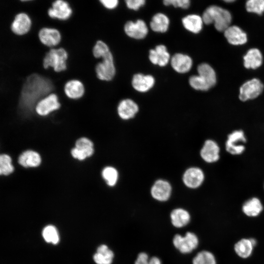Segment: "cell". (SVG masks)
I'll return each mask as SVG.
<instances>
[{
    "label": "cell",
    "mask_w": 264,
    "mask_h": 264,
    "mask_svg": "<svg viewBox=\"0 0 264 264\" xmlns=\"http://www.w3.org/2000/svg\"><path fill=\"white\" fill-rule=\"evenodd\" d=\"M93 145L92 142L88 138L82 137L77 140L75 147L82 151L87 155L88 157L92 155L93 153Z\"/></svg>",
    "instance_id": "e575fe53"
},
{
    "label": "cell",
    "mask_w": 264,
    "mask_h": 264,
    "mask_svg": "<svg viewBox=\"0 0 264 264\" xmlns=\"http://www.w3.org/2000/svg\"><path fill=\"white\" fill-rule=\"evenodd\" d=\"M113 251L106 245H100L96 253L93 255V260L97 264H111L114 258Z\"/></svg>",
    "instance_id": "4dcf8cb0"
},
{
    "label": "cell",
    "mask_w": 264,
    "mask_h": 264,
    "mask_svg": "<svg viewBox=\"0 0 264 264\" xmlns=\"http://www.w3.org/2000/svg\"><path fill=\"white\" fill-rule=\"evenodd\" d=\"M165 6H173L175 8L186 9L191 5V0H162Z\"/></svg>",
    "instance_id": "74e56055"
},
{
    "label": "cell",
    "mask_w": 264,
    "mask_h": 264,
    "mask_svg": "<svg viewBox=\"0 0 264 264\" xmlns=\"http://www.w3.org/2000/svg\"><path fill=\"white\" fill-rule=\"evenodd\" d=\"M150 255L146 252H139L135 260L134 264H149Z\"/></svg>",
    "instance_id": "ab89813d"
},
{
    "label": "cell",
    "mask_w": 264,
    "mask_h": 264,
    "mask_svg": "<svg viewBox=\"0 0 264 264\" xmlns=\"http://www.w3.org/2000/svg\"><path fill=\"white\" fill-rule=\"evenodd\" d=\"M149 264H162V261L159 257L152 256L150 257Z\"/></svg>",
    "instance_id": "b9f144b4"
},
{
    "label": "cell",
    "mask_w": 264,
    "mask_h": 264,
    "mask_svg": "<svg viewBox=\"0 0 264 264\" xmlns=\"http://www.w3.org/2000/svg\"><path fill=\"white\" fill-rule=\"evenodd\" d=\"M198 74L189 78V84L194 89L206 91L213 87L217 83V75L215 70L209 64L202 63L197 68Z\"/></svg>",
    "instance_id": "3957f363"
},
{
    "label": "cell",
    "mask_w": 264,
    "mask_h": 264,
    "mask_svg": "<svg viewBox=\"0 0 264 264\" xmlns=\"http://www.w3.org/2000/svg\"><path fill=\"white\" fill-rule=\"evenodd\" d=\"M43 237L48 243L57 244L59 242V236L56 228L52 225L46 226L42 231Z\"/></svg>",
    "instance_id": "d6a6232c"
},
{
    "label": "cell",
    "mask_w": 264,
    "mask_h": 264,
    "mask_svg": "<svg viewBox=\"0 0 264 264\" xmlns=\"http://www.w3.org/2000/svg\"><path fill=\"white\" fill-rule=\"evenodd\" d=\"M38 37L41 43L48 48L57 47L62 41V34L57 28L43 26L38 32Z\"/></svg>",
    "instance_id": "30bf717a"
},
{
    "label": "cell",
    "mask_w": 264,
    "mask_h": 264,
    "mask_svg": "<svg viewBox=\"0 0 264 264\" xmlns=\"http://www.w3.org/2000/svg\"><path fill=\"white\" fill-rule=\"evenodd\" d=\"M184 27L193 33H198L202 30L204 24L201 16L197 14H188L182 19Z\"/></svg>",
    "instance_id": "484cf974"
},
{
    "label": "cell",
    "mask_w": 264,
    "mask_h": 264,
    "mask_svg": "<svg viewBox=\"0 0 264 264\" xmlns=\"http://www.w3.org/2000/svg\"><path fill=\"white\" fill-rule=\"evenodd\" d=\"M100 3L106 9L113 10L119 4V0H98Z\"/></svg>",
    "instance_id": "60d3db41"
},
{
    "label": "cell",
    "mask_w": 264,
    "mask_h": 264,
    "mask_svg": "<svg viewBox=\"0 0 264 264\" xmlns=\"http://www.w3.org/2000/svg\"><path fill=\"white\" fill-rule=\"evenodd\" d=\"M245 7L249 12L262 15L264 12V0H247Z\"/></svg>",
    "instance_id": "8d00e7d4"
},
{
    "label": "cell",
    "mask_w": 264,
    "mask_h": 264,
    "mask_svg": "<svg viewBox=\"0 0 264 264\" xmlns=\"http://www.w3.org/2000/svg\"><path fill=\"white\" fill-rule=\"evenodd\" d=\"M95 70L97 78L101 81L109 82L113 79L116 68L111 51L101 58L97 63Z\"/></svg>",
    "instance_id": "52a82bcc"
},
{
    "label": "cell",
    "mask_w": 264,
    "mask_h": 264,
    "mask_svg": "<svg viewBox=\"0 0 264 264\" xmlns=\"http://www.w3.org/2000/svg\"><path fill=\"white\" fill-rule=\"evenodd\" d=\"M55 90V85L50 78L37 73L30 74L22 86L18 102L19 111L25 116L36 114L34 110L37 102Z\"/></svg>",
    "instance_id": "6da1fadb"
},
{
    "label": "cell",
    "mask_w": 264,
    "mask_h": 264,
    "mask_svg": "<svg viewBox=\"0 0 264 264\" xmlns=\"http://www.w3.org/2000/svg\"><path fill=\"white\" fill-rule=\"evenodd\" d=\"M68 54L61 47L51 48L43 59V67L47 69L52 68L56 72H61L67 69Z\"/></svg>",
    "instance_id": "277c9868"
},
{
    "label": "cell",
    "mask_w": 264,
    "mask_h": 264,
    "mask_svg": "<svg viewBox=\"0 0 264 264\" xmlns=\"http://www.w3.org/2000/svg\"><path fill=\"white\" fill-rule=\"evenodd\" d=\"M169 218L172 226L177 229H181L187 226L192 220L190 212L180 207L172 210L170 213Z\"/></svg>",
    "instance_id": "9a60e30c"
},
{
    "label": "cell",
    "mask_w": 264,
    "mask_h": 264,
    "mask_svg": "<svg viewBox=\"0 0 264 264\" xmlns=\"http://www.w3.org/2000/svg\"><path fill=\"white\" fill-rule=\"evenodd\" d=\"M32 26L30 16L25 13H20L16 15L11 24V30L15 35L23 36L28 34Z\"/></svg>",
    "instance_id": "5bb4252c"
},
{
    "label": "cell",
    "mask_w": 264,
    "mask_h": 264,
    "mask_svg": "<svg viewBox=\"0 0 264 264\" xmlns=\"http://www.w3.org/2000/svg\"><path fill=\"white\" fill-rule=\"evenodd\" d=\"M138 111V106L132 99L125 98L120 100L117 107V113L123 120L130 119Z\"/></svg>",
    "instance_id": "ffe728a7"
},
{
    "label": "cell",
    "mask_w": 264,
    "mask_h": 264,
    "mask_svg": "<svg viewBox=\"0 0 264 264\" xmlns=\"http://www.w3.org/2000/svg\"><path fill=\"white\" fill-rule=\"evenodd\" d=\"M20 0L22 1H28L32 0Z\"/></svg>",
    "instance_id": "ee69618b"
},
{
    "label": "cell",
    "mask_w": 264,
    "mask_h": 264,
    "mask_svg": "<svg viewBox=\"0 0 264 264\" xmlns=\"http://www.w3.org/2000/svg\"><path fill=\"white\" fill-rule=\"evenodd\" d=\"M124 31L128 37L135 39H142L148 33V27L142 19L127 21L124 26Z\"/></svg>",
    "instance_id": "4fadbf2b"
},
{
    "label": "cell",
    "mask_w": 264,
    "mask_h": 264,
    "mask_svg": "<svg viewBox=\"0 0 264 264\" xmlns=\"http://www.w3.org/2000/svg\"><path fill=\"white\" fill-rule=\"evenodd\" d=\"M172 243L180 254L189 255L198 250L199 239L195 232L187 231L183 235L178 233L176 234L173 238Z\"/></svg>",
    "instance_id": "5b68a950"
},
{
    "label": "cell",
    "mask_w": 264,
    "mask_h": 264,
    "mask_svg": "<svg viewBox=\"0 0 264 264\" xmlns=\"http://www.w3.org/2000/svg\"><path fill=\"white\" fill-rule=\"evenodd\" d=\"M154 78L150 75L137 73L133 76L132 85L136 90L146 92L154 86Z\"/></svg>",
    "instance_id": "cb8c5ba5"
},
{
    "label": "cell",
    "mask_w": 264,
    "mask_h": 264,
    "mask_svg": "<svg viewBox=\"0 0 264 264\" xmlns=\"http://www.w3.org/2000/svg\"><path fill=\"white\" fill-rule=\"evenodd\" d=\"M171 64L175 71L178 73H184L191 69L192 60L188 55L176 53L172 57Z\"/></svg>",
    "instance_id": "d4e9b609"
},
{
    "label": "cell",
    "mask_w": 264,
    "mask_h": 264,
    "mask_svg": "<svg viewBox=\"0 0 264 264\" xmlns=\"http://www.w3.org/2000/svg\"><path fill=\"white\" fill-rule=\"evenodd\" d=\"M172 193V187L170 183L163 179H158L152 186L151 194L152 197L159 201H165L169 199Z\"/></svg>",
    "instance_id": "ac0fdd59"
},
{
    "label": "cell",
    "mask_w": 264,
    "mask_h": 264,
    "mask_svg": "<svg viewBox=\"0 0 264 264\" xmlns=\"http://www.w3.org/2000/svg\"><path fill=\"white\" fill-rule=\"evenodd\" d=\"M222 0L226 2H232L235 1L236 0Z\"/></svg>",
    "instance_id": "7bdbcfd3"
},
{
    "label": "cell",
    "mask_w": 264,
    "mask_h": 264,
    "mask_svg": "<svg viewBox=\"0 0 264 264\" xmlns=\"http://www.w3.org/2000/svg\"><path fill=\"white\" fill-rule=\"evenodd\" d=\"M263 63V56L257 48L248 49L243 56V65L248 69H256L261 66Z\"/></svg>",
    "instance_id": "44dd1931"
},
{
    "label": "cell",
    "mask_w": 264,
    "mask_h": 264,
    "mask_svg": "<svg viewBox=\"0 0 264 264\" xmlns=\"http://www.w3.org/2000/svg\"><path fill=\"white\" fill-rule=\"evenodd\" d=\"M220 148L214 140H206L200 152V155L202 159L207 163L217 161L220 158Z\"/></svg>",
    "instance_id": "7402d4cb"
},
{
    "label": "cell",
    "mask_w": 264,
    "mask_h": 264,
    "mask_svg": "<svg viewBox=\"0 0 264 264\" xmlns=\"http://www.w3.org/2000/svg\"><path fill=\"white\" fill-rule=\"evenodd\" d=\"M204 24L213 23L217 30L224 32L232 21V16L227 10L219 6L212 5L207 7L201 16Z\"/></svg>",
    "instance_id": "7a4b0ae2"
},
{
    "label": "cell",
    "mask_w": 264,
    "mask_h": 264,
    "mask_svg": "<svg viewBox=\"0 0 264 264\" xmlns=\"http://www.w3.org/2000/svg\"><path fill=\"white\" fill-rule=\"evenodd\" d=\"M259 243V241L255 237H241L233 244V251L240 259L247 260L252 257Z\"/></svg>",
    "instance_id": "8992f818"
},
{
    "label": "cell",
    "mask_w": 264,
    "mask_h": 264,
    "mask_svg": "<svg viewBox=\"0 0 264 264\" xmlns=\"http://www.w3.org/2000/svg\"><path fill=\"white\" fill-rule=\"evenodd\" d=\"M61 107L58 96L55 93L52 92L40 100L36 104L34 110L38 116L44 117L59 110Z\"/></svg>",
    "instance_id": "9c48e42d"
},
{
    "label": "cell",
    "mask_w": 264,
    "mask_h": 264,
    "mask_svg": "<svg viewBox=\"0 0 264 264\" xmlns=\"http://www.w3.org/2000/svg\"><path fill=\"white\" fill-rule=\"evenodd\" d=\"M223 33L228 43L232 45H242L247 42V34L237 25L229 26Z\"/></svg>",
    "instance_id": "e0dca14e"
},
{
    "label": "cell",
    "mask_w": 264,
    "mask_h": 264,
    "mask_svg": "<svg viewBox=\"0 0 264 264\" xmlns=\"http://www.w3.org/2000/svg\"><path fill=\"white\" fill-rule=\"evenodd\" d=\"M149 59L154 65L160 66H165L170 61V56L164 45H158L149 52Z\"/></svg>",
    "instance_id": "603a6c76"
},
{
    "label": "cell",
    "mask_w": 264,
    "mask_h": 264,
    "mask_svg": "<svg viewBox=\"0 0 264 264\" xmlns=\"http://www.w3.org/2000/svg\"><path fill=\"white\" fill-rule=\"evenodd\" d=\"M204 175L198 167H191L187 169L183 174L182 180L186 186L191 189L199 187L203 183Z\"/></svg>",
    "instance_id": "2e32d148"
},
{
    "label": "cell",
    "mask_w": 264,
    "mask_h": 264,
    "mask_svg": "<svg viewBox=\"0 0 264 264\" xmlns=\"http://www.w3.org/2000/svg\"><path fill=\"white\" fill-rule=\"evenodd\" d=\"M64 93L69 99L74 100L82 98L85 93V87L82 81L71 79L67 81L64 88Z\"/></svg>",
    "instance_id": "d6986e66"
},
{
    "label": "cell",
    "mask_w": 264,
    "mask_h": 264,
    "mask_svg": "<svg viewBox=\"0 0 264 264\" xmlns=\"http://www.w3.org/2000/svg\"><path fill=\"white\" fill-rule=\"evenodd\" d=\"M102 176L110 186H113L117 182L118 174L117 171L112 167H107L104 169Z\"/></svg>",
    "instance_id": "836d02e7"
},
{
    "label": "cell",
    "mask_w": 264,
    "mask_h": 264,
    "mask_svg": "<svg viewBox=\"0 0 264 264\" xmlns=\"http://www.w3.org/2000/svg\"><path fill=\"white\" fill-rule=\"evenodd\" d=\"M264 90V85L257 78H253L244 82L240 87L239 98L246 102L258 98Z\"/></svg>",
    "instance_id": "ba28073f"
},
{
    "label": "cell",
    "mask_w": 264,
    "mask_h": 264,
    "mask_svg": "<svg viewBox=\"0 0 264 264\" xmlns=\"http://www.w3.org/2000/svg\"><path fill=\"white\" fill-rule=\"evenodd\" d=\"M246 138L242 130H236L228 135L225 143L226 150L233 155L240 154L245 150V147L240 143H245Z\"/></svg>",
    "instance_id": "7c38bea8"
},
{
    "label": "cell",
    "mask_w": 264,
    "mask_h": 264,
    "mask_svg": "<svg viewBox=\"0 0 264 264\" xmlns=\"http://www.w3.org/2000/svg\"><path fill=\"white\" fill-rule=\"evenodd\" d=\"M14 171L11 157L6 154H0V176H8Z\"/></svg>",
    "instance_id": "1f68e13d"
},
{
    "label": "cell",
    "mask_w": 264,
    "mask_h": 264,
    "mask_svg": "<svg viewBox=\"0 0 264 264\" xmlns=\"http://www.w3.org/2000/svg\"><path fill=\"white\" fill-rule=\"evenodd\" d=\"M127 7L132 10L137 11L144 6L146 0H124Z\"/></svg>",
    "instance_id": "f35d334b"
},
{
    "label": "cell",
    "mask_w": 264,
    "mask_h": 264,
    "mask_svg": "<svg viewBox=\"0 0 264 264\" xmlns=\"http://www.w3.org/2000/svg\"><path fill=\"white\" fill-rule=\"evenodd\" d=\"M19 164L24 168L36 167L41 163L40 155L33 150L23 152L18 157Z\"/></svg>",
    "instance_id": "4316f807"
},
{
    "label": "cell",
    "mask_w": 264,
    "mask_h": 264,
    "mask_svg": "<svg viewBox=\"0 0 264 264\" xmlns=\"http://www.w3.org/2000/svg\"><path fill=\"white\" fill-rule=\"evenodd\" d=\"M192 264H218V260L216 255L212 251L202 249L194 252Z\"/></svg>",
    "instance_id": "f546056e"
},
{
    "label": "cell",
    "mask_w": 264,
    "mask_h": 264,
    "mask_svg": "<svg viewBox=\"0 0 264 264\" xmlns=\"http://www.w3.org/2000/svg\"><path fill=\"white\" fill-rule=\"evenodd\" d=\"M110 51L108 45L102 40H98L92 48V54L95 58H101Z\"/></svg>",
    "instance_id": "d590c367"
},
{
    "label": "cell",
    "mask_w": 264,
    "mask_h": 264,
    "mask_svg": "<svg viewBox=\"0 0 264 264\" xmlns=\"http://www.w3.org/2000/svg\"><path fill=\"white\" fill-rule=\"evenodd\" d=\"M264 209L260 199L253 198L244 203L242 206L243 213L248 217L254 218L260 215Z\"/></svg>",
    "instance_id": "f1b7e54d"
},
{
    "label": "cell",
    "mask_w": 264,
    "mask_h": 264,
    "mask_svg": "<svg viewBox=\"0 0 264 264\" xmlns=\"http://www.w3.org/2000/svg\"><path fill=\"white\" fill-rule=\"evenodd\" d=\"M72 13L69 3L65 0H55L47 11V15L51 19L62 21L68 20Z\"/></svg>",
    "instance_id": "8fae6325"
},
{
    "label": "cell",
    "mask_w": 264,
    "mask_h": 264,
    "mask_svg": "<svg viewBox=\"0 0 264 264\" xmlns=\"http://www.w3.org/2000/svg\"><path fill=\"white\" fill-rule=\"evenodd\" d=\"M170 19L164 13L158 12L155 13L152 18L150 22L151 29L154 32L164 33L169 27Z\"/></svg>",
    "instance_id": "83f0119b"
}]
</instances>
